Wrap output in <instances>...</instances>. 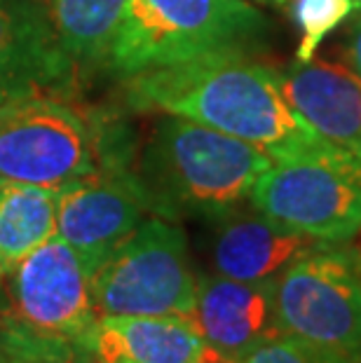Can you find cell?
<instances>
[{
    "label": "cell",
    "instance_id": "6da1fadb",
    "mask_svg": "<svg viewBox=\"0 0 361 363\" xmlns=\"http://www.w3.org/2000/svg\"><path fill=\"white\" fill-rule=\"evenodd\" d=\"M129 106L199 122L272 160L350 157L324 141L284 96L279 71L251 57H216L125 78ZM355 160V157H352Z\"/></svg>",
    "mask_w": 361,
    "mask_h": 363
},
{
    "label": "cell",
    "instance_id": "7a4b0ae2",
    "mask_svg": "<svg viewBox=\"0 0 361 363\" xmlns=\"http://www.w3.org/2000/svg\"><path fill=\"white\" fill-rule=\"evenodd\" d=\"M272 157L256 145L165 115L134 169L152 216L167 220H218L244 206Z\"/></svg>",
    "mask_w": 361,
    "mask_h": 363
},
{
    "label": "cell",
    "instance_id": "3957f363",
    "mask_svg": "<svg viewBox=\"0 0 361 363\" xmlns=\"http://www.w3.org/2000/svg\"><path fill=\"white\" fill-rule=\"evenodd\" d=\"M270 24L244 0H129L109 68L122 78L216 57H251Z\"/></svg>",
    "mask_w": 361,
    "mask_h": 363
},
{
    "label": "cell",
    "instance_id": "277c9868",
    "mask_svg": "<svg viewBox=\"0 0 361 363\" xmlns=\"http://www.w3.org/2000/svg\"><path fill=\"white\" fill-rule=\"evenodd\" d=\"M274 312L279 333L319 363H361V256L314 242L274 279Z\"/></svg>",
    "mask_w": 361,
    "mask_h": 363
},
{
    "label": "cell",
    "instance_id": "5b68a950",
    "mask_svg": "<svg viewBox=\"0 0 361 363\" xmlns=\"http://www.w3.org/2000/svg\"><path fill=\"white\" fill-rule=\"evenodd\" d=\"M99 316H181L195 310L197 274L186 233L150 216L91 272Z\"/></svg>",
    "mask_w": 361,
    "mask_h": 363
},
{
    "label": "cell",
    "instance_id": "8992f818",
    "mask_svg": "<svg viewBox=\"0 0 361 363\" xmlns=\"http://www.w3.org/2000/svg\"><path fill=\"white\" fill-rule=\"evenodd\" d=\"M249 204L314 242L348 244L361 233V164L352 157L272 160Z\"/></svg>",
    "mask_w": 361,
    "mask_h": 363
},
{
    "label": "cell",
    "instance_id": "52a82bcc",
    "mask_svg": "<svg viewBox=\"0 0 361 363\" xmlns=\"http://www.w3.org/2000/svg\"><path fill=\"white\" fill-rule=\"evenodd\" d=\"M104 162L91 125L59 96L0 106V179L61 190Z\"/></svg>",
    "mask_w": 361,
    "mask_h": 363
},
{
    "label": "cell",
    "instance_id": "ba28073f",
    "mask_svg": "<svg viewBox=\"0 0 361 363\" xmlns=\"http://www.w3.org/2000/svg\"><path fill=\"white\" fill-rule=\"evenodd\" d=\"M5 277L7 303L14 316L43 333L87 347L99 323L91 277L59 235L45 239Z\"/></svg>",
    "mask_w": 361,
    "mask_h": 363
},
{
    "label": "cell",
    "instance_id": "9c48e42d",
    "mask_svg": "<svg viewBox=\"0 0 361 363\" xmlns=\"http://www.w3.org/2000/svg\"><path fill=\"white\" fill-rule=\"evenodd\" d=\"M143 185L125 162H106L94 174L59 190L57 235L91 272L148 218Z\"/></svg>",
    "mask_w": 361,
    "mask_h": 363
},
{
    "label": "cell",
    "instance_id": "30bf717a",
    "mask_svg": "<svg viewBox=\"0 0 361 363\" xmlns=\"http://www.w3.org/2000/svg\"><path fill=\"white\" fill-rule=\"evenodd\" d=\"M78 71L38 0H0V106L64 94Z\"/></svg>",
    "mask_w": 361,
    "mask_h": 363
},
{
    "label": "cell",
    "instance_id": "8fae6325",
    "mask_svg": "<svg viewBox=\"0 0 361 363\" xmlns=\"http://www.w3.org/2000/svg\"><path fill=\"white\" fill-rule=\"evenodd\" d=\"M188 321L221 357H247L282 335L274 312V281H237L216 272L197 277L195 310Z\"/></svg>",
    "mask_w": 361,
    "mask_h": 363
},
{
    "label": "cell",
    "instance_id": "7c38bea8",
    "mask_svg": "<svg viewBox=\"0 0 361 363\" xmlns=\"http://www.w3.org/2000/svg\"><path fill=\"white\" fill-rule=\"evenodd\" d=\"M291 108L317 134L361 164V80L345 64L310 61L279 71Z\"/></svg>",
    "mask_w": 361,
    "mask_h": 363
},
{
    "label": "cell",
    "instance_id": "4fadbf2b",
    "mask_svg": "<svg viewBox=\"0 0 361 363\" xmlns=\"http://www.w3.org/2000/svg\"><path fill=\"white\" fill-rule=\"evenodd\" d=\"M211 225L213 272L237 281H274L291 260L314 244V239L279 225L253 206L235 208Z\"/></svg>",
    "mask_w": 361,
    "mask_h": 363
},
{
    "label": "cell",
    "instance_id": "5bb4252c",
    "mask_svg": "<svg viewBox=\"0 0 361 363\" xmlns=\"http://www.w3.org/2000/svg\"><path fill=\"white\" fill-rule=\"evenodd\" d=\"M87 350L101 363H211L213 350L181 316H99Z\"/></svg>",
    "mask_w": 361,
    "mask_h": 363
},
{
    "label": "cell",
    "instance_id": "9a60e30c",
    "mask_svg": "<svg viewBox=\"0 0 361 363\" xmlns=\"http://www.w3.org/2000/svg\"><path fill=\"white\" fill-rule=\"evenodd\" d=\"M57 40L80 68L109 66L129 0H38Z\"/></svg>",
    "mask_w": 361,
    "mask_h": 363
},
{
    "label": "cell",
    "instance_id": "2e32d148",
    "mask_svg": "<svg viewBox=\"0 0 361 363\" xmlns=\"http://www.w3.org/2000/svg\"><path fill=\"white\" fill-rule=\"evenodd\" d=\"M59 190L0 179V267L3 272L57 235Z\"/></svg>",
    "mask_w": 361,
    "mask_h": 363
},
{
    "label": "cell",
    "instance_id": "e0dca14e",
    "mask_svg": "<svg viewBox=\"0 0 361 363\" xmlns=\"http://www.w3.org/2000/svg\"><path fill=\"white\" fill-rule=\"evenodd\" d=\"M355 14L352 0H294V19L301 28L296 64H310L326 35Z\"/></svg>",
    "mask_w": 361,
    "mask_h": 363
},
{
    "label": "cell",
    "instance_id": "ac0fdd59",
    "mask_svg": "<svg viewBox=\"0 0 361 363\" xmlns=\"http://www.w3.org/2000/svg\"><path fill=\"white\" fill-rule=\"evenodd\" d=\"M211 363H319L310 352L303 350L301 345H296L289 337H272L270 342L256 347L242 359H226L216 354Z\"/></svg>",
    "mask_w": 361,
    "mask_h": 363
},
{
    "label": "cell",
    "instance_id": "d6986e66",
    "mask_svg": "<svg viewBox=\"0 0 361 363\" xmlns=\"http://www.w3.org/2000/svg\"><path fill=\"white\" fill-rule=\"evenodd\" d=\"M343 64L361 80V14L355 12L343 45Z\"/></svg>",
    "mask_w": 361,
    "mask_h": 363
},
{
    "label": "cell",
    "instance_id": "ffe728a7",
    "mask_svg": "<svg viewBox=\"0 0 361 363\" xmlns=\"http://www.w3.org/2000/svg\"><path fill=\"white\" fill-rule=\"evenodd\" d=\"M5 307H10V303H7V291H5V272L0 267V310H5Z\"/></svg>",
    "mask_w": 361,
    "mask_h": 363
},
{
    "label": "cell",
    "instance_id": "44dd1931",
    "mask_svg": "<svg viewBox=\"0 0 361 363\" xmlns=\"http://www.w3.org/2000/svg\"><path fill=\"white\" fill-rule=\"evenodd\" d=\"M352 3H355V12L361 14V0H352Z\"/></svg>",
    "mask_w": 361,
    "mask_h": 363
},
{
    "label": "cell",
    "instance_id": "7402d4cb",
    "mask_svg": "<svg viewBox=\"0 0 361 363\" xmlns=\"http://www.w3.org/2000/svg\"><path fill=\"white\" fill-rule=\"evenodd\" d=\"M265 3H277V5H284V3H289V0H265Z\"/></svg>",
    "mask_w": 361,
    "mask_h": 363
}]
</instances>
